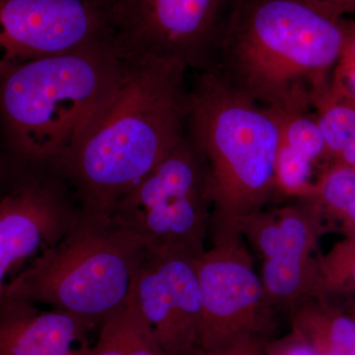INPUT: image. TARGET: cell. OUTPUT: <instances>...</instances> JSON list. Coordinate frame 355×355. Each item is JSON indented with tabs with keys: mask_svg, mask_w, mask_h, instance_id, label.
<instances>
[{
	"mask_svg": "<svg viewBox=\"0 0 355 355\" xmlns=\"http://www.w3.org/2000/svg\"><path fill=\"white\" fill-rule=\"evenodd\" d=\"M92 330L73 315L28 301L0 305V355H76Z\"/></svg>",
	"mask_w": 355,
	"mask_h": 355,
	"instance_id": "13",
	"label": "cell"
},
{
	"mask_svg": "<svg viewBox=\"0 0 355 355\" xmlns=\"http://www.w3.org/2000/svg\"><path fill=\"white\" fill-rule=\"evenodd\" d=\"M212 193L209 168L188 132L119 200L110 220L144 253L198 259L207 249Z\"/></svg>",
	"mask_w": 355,
	"mask_h": 355,
	"instance_id": "6",
	"label": "cell"
},
{
	"mask_svg": "<svg viewBox=\"0 0 355 355\" xmlns=\"http://www.w3.org/2000/svg\"><path fill=\"white\" fill-rule=\"evenodd\" d=\"M312 110L323 133L329 166L355 169V93L331 73L312 95Z\"/></svg>",
	"mask_w": 355,
	"mask_h": 355,
	"instance_id": "15",
	"label": "cell"
},
{
	"mask_svg": "<svg viewBox=\"0 0 355 355\" xmlns=\"http://www.w3.org/2000/svg\"><path fill=\"white\" fill-rule=\"evenodd\" d=\"M345 18L294 0H235L214 69L272 110H312L345 39Z\"/></svg>",
	"mask_w": 355,
	"mask_h": 355,
	"instance_id": "2",
	"label": "cell"
},
{
	"mask_svg": "<svg viewBox=\"0 0 355 355\" xmlns=\"http://www.w3.org/2000/svg\"><path fill=\"white\" fill-rule=\"evenodd\" d=\"M268 338L251 336L209 350H200L196 355H265Z\"/></svg>",
	"mask_w": 355,
	"mask_h": 355,
	"instance_id": "22",
	"label": "cell"
},
{
	"mask_svg": "<svg viewBox=\"0 0 355 355\" xmlns=\"http://www.w3.org/2000/svg\"><path fill=\"white\" fill-rule=\"evenodd\" d=\"M102 44L28 60L0 76V144L11 162L51 163L78 139L120 76Z\"/></svg>",
	"mask_w": 355,
	"mask_h": 355,
	"instance_id": "4",
	"label": "cell"
},
{
	"mask_svg": "<svg viewBox=\"0 0 355 355\" xmlns=\"http://www.w3.org/2000/svg\"><path fill=\"white\" fill-rule=\"evenodd\" d=\"M114 44L123 55L214 69L235 0H108Z\"/></svg>",
	"mask_w": 355,
	"mask_h": 355,
	"instance_id": "7",
	"label": "cell"
},
{
	"mask_svg": "<svg viewBox=\"0 0 355 355\" xmlns=\"http://www.w3.org/2000/svg\"><path fill=\"white\" fill-rule=\"evenodd\" d=\"M196 260L200 297V347L217 349L251 336L268 338L272 306L242 235L210 239Z\"/></svg>",
	"mask_w": 355,
	"mask_h": 355,
	"instance_id": "9",
	"label": "cell"
},
{
	"mask_svg": "<svg viewBox=\"0 0 355 355\" xmlns=\"http://www.w3.org/2000/svg\"><path fill=\"white\" fill-rule=\"evenodd\" d=\"M81 217L76 193L53 163L9 161L0 189V305L13 270L62 239Z\"/></svg>",
	"mask_w": 355,
	"mask_h": 355,
	"instance_id": "8",
	"label": "cell"
},
{
	"mask_svg": "<svg viewBox=\"0 0 355 355\" xmlns=\"http://www.w3.org/2000/svg\"><path fill=\"white\" fill-rule=\"evenodd\" d=\"M144 250L111 220L81 217L9 282L6 299L69 313L99 328L127 302Z\"/></svg>",
	"mask_w": 355,
	"mask_h": 355,
	"instance_id": "5",
	"label": "cell"
},
{
	"mask_svg": "<svg viewBox=\"0 0 355 355\" xmlns=\"http://www.w3.org/2000/svg\"><path fill=\"white\" fill-rule=\"evenodd\" d=\"M323 229L316 209L305 198L261 210L242 222L240 234L261 261L259 275L273 309L291 310L319 296L318 242Z\"/></svg>",
	"mask_w": 355,
	"mask_h": 355,
	"instance_id": "10",
	"label": "cell"
},
{
	"mask_svg": "<svg viewBox=\"0 0 355 355\" xmlns=\"http://www.w3.org/2000/svg\"><path fill=\"white\" fill-rule=\"evenodd\" d=\"M355 295V237H345L326 254L319 270V296Z\"/></svg>",
	"mask_w": 355,
	"mask_h": 355,
	"instance_id": "19",
	"label": "cell"
},
{
	"mask_svg": "<svg viewBox=\"0 0 355 355\" xmlns=\"http://www.w3.org/2000/svg\"><path fill=\"white\" fill-rule=\"evenodd\" d=\"M197 259L144 253L132 293L163 355H196L202 297Z\"/></svg>",
	"mask_w": 355,
	"mask_h": 355,
	"instance_id": "12",
	"label": "cell"
},
{
	"mask_svg": "<svg viewBox=\"0 0 355 355\" xmlns=\"http://www.w3.org/2000/svg\"><path fill=\"white\" fill-rule=\"evenodd\" d=\"M9 170V159L7 157L3 147L0 144V189L6 181L7 173Z\"/></svg>",
	"mask_w": 355,
	"mask_h": 355,
	"instance_id": "25",
	"label": "cell"
},
{
	"mask_svg": "<svg viewBox=\"0 0 355 355\" xmlns=\"http://www.w3.org/2000/svg\"><path fill=\"white\" fill-rule=\"evenodd\" d=\"M98 329L94 345L83 343L76 355H163L132 292L127 302Z\"/></svg>",
	"mask_w": 355,
	"mask_h": 355,
	"instance_id": "16",
	"label": "cell"
},
{
	"mask_svg": "<svg viewBox=\"0 0 355 355\" xmlns=\"http://www.w3.org/2000/svg\"><path fill=\"white\" fill-rule=\"evenodd\" d=\"M188 71L175 60L125 55L107 99L73 146L53 161L84 217L109 221L119 200L184 137Z\"/></svg>",
	"mask_w": 355,
	"mask_h": 355,
	"instance_id": "1",
	"label": "cell"
},
{
	"mask_svg": "<svg viewBox=\"0 0 355 355\" xmlns=\"http://www.w3.org/2000/svg\"><path fill=\"white\" fill-rule=\"evenodd\" d=\"M313 163L304 156L279 144L275 174L280 195L304 197L311 187L309 178Z\"/></svg>",
	"mask_w": 355,
	"mask_h": 355,
	"instance_id": "20",
	"label": "cell"
},
{
	"mask_svg": "<svg viewBox=\"0 0 355 355\" xmlns=\"http://www.w3.org/2000/svg\"><path fill=\"white\" fill-rule=\"evenodd\" d=\"M323 11L330 15L343 18L345 14L355 13V0H294Z\"/></svg>",
	"mask_w": 355,
	"mask_h": 355,
	"instance_id": "24",
	"label": "cell"
},
{
	"mask_svg": "<svg viewBox=\"0 0 355 355\" xmlns=\"http://www.w3.org/2000/svg\"><path fill=\"white\" fill-rule=\"evenodd\" d=\"M265 355H317L295 336L289 334L277 340H268Z\"/></svg>",
	"mask_w": 355,
	"mask_h": 355,
	"instance_id": "23",
	"label": "cell"
},
{
	"mask_svg": "<svg viewBox=\"0 0 355 355\" xmlns=\"http://www.w3.org/2000/svg\"><path fill=\"white\" fill-rule=\"evenodd\" d=\"M333 74L355 93V21L345 23L342 51Z\"/></svg>",
	"mask_w": 355,
	"mask_h": 355,
	"instance_id": "21",
	"label": "cell"
},
{
	"mask_svg": "<svg viewBox=\"0 0 355 355\" xmlns=\"http://www.w3.org/2000/svg\"><path fill=\"white\" fill-rule=\"evenodd\" d=\"M347 313H349L350 316H352V318H354V319H355V299H354V302L352 303V305L349 306V312H347Z\"/></svg>",
	"mask_w": 355,
	"mask_h": 355,
	"instance_id": "26",
	"label": "cell"
},
{
	"mask_svg": "<svg viewBox=\"0 0 355 355\" xmlns=\"http://www.w3.org/2000/svg\"><path fill=\"white\" fill-rule=\"evenodd\" d=\"M288 312L291 333L317 355H355V319L328 298L306 299Z\"/></svg>",
	"mask_w": 355,
	"mask_h": 355,
	"instance_id": "14",
	"label": "cell"
},
{
	"mask_svg": "<svg viewBox=\"0 0 355 355\" xmlns=\"http://www.w3.org/2000/svg\"><path fill=\"white\" fill-rule=\"evenodd\" d=\"M321 218L334 222L345 237H355V169L330 165L304 197Z\"/></svg>",
	"mask_w": 355,
	"mask_h": 355,
	"instance_id": "17",
	"label": "cell"
},
{
	"mask_svg": "<svg viewBox=\"0 0 355 355\" xmlns=\"http://www.w3.org/2000/svg\"><path fill=\"white\" fill-rule=\"evenodd\" d=\"M187 132L209 168L210 239L240 234L242 222L279 193L280 130L275 114L233 87L217 70L193 72Z\"/></svg>",
	"mask_w": 355,
	"mask_h": 355,
	"instance_id": "3",
	"label": "cell"
},
{
	"mask_svg": "<svg viewBox=\"0 0 355 355\" xmlns=\"http://www.w3.org/2000/svg\"><path fill=\"white\" fill-rule=\"evenodd\" d=\"M270 109V108H268ZM272 110L280 130V144L304 156L311 162L327 161L323 133L314 113L304 110Z\"/></svg>",
	"mask_w": 355,
	"mask_h": 355,
	"instance_id": "18",
	"label": "cell"
},
{
	"mask_svg": "<svg viewBox=\"0 0 355 355\" xmlns=\"http://www.w3.org/2000/svg\"><path fill=\"white\" fill-rule=\"evenodd\" d=\"M114 44L108 0H0V76L16 65Z\"/></svg>",
	"mask_w": 355,
	"mask_h": 355,
	"instance_id": "11",
	"label": "cell"
}]
</instances>
